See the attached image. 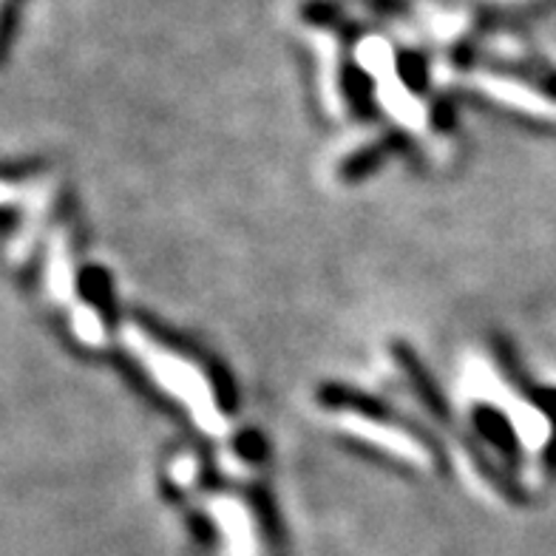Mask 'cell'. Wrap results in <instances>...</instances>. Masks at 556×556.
Returning a JSON list of instances; mask_svg holds the SVG:
<instances>
[]
</instances>
